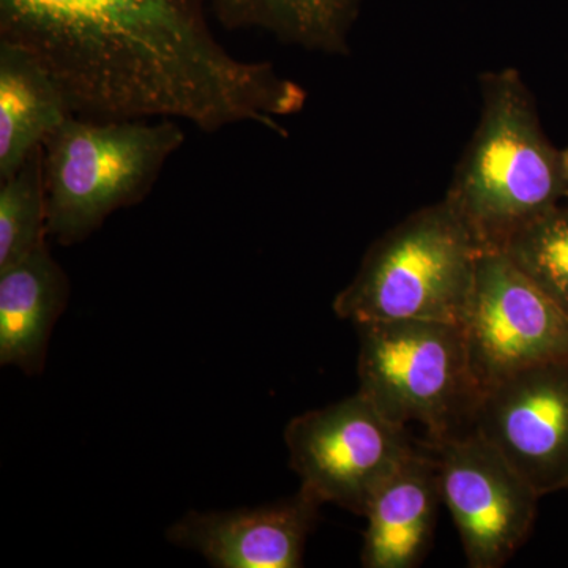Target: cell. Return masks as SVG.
Segmentation results:
<instances>
[{
    "label": "cell",
    "instance_id": "6da1fadb",
    "mask_svg": "<svg viewBox=\"0 0 568 568\" xmlns=\"http://www.w3.org/2000/svg\"><path fill=\"white\" fill-rule=\"evenodd\" d=\"M209 14L207 0H0V40L39 59L77 115L286 136L305 89L226 50Z\"/></svg>",
    "mask_w": 568,
    "mask_h": 568
},
{
    "label": "cell",
    "instance_id": "7a4b0ae2",
    "mask_svg": "<svg viewBox=\"0 0 568 568\" xmlns=\"http://www.w3.org/2000/svg\"><path fill=\"white\" fill-rule=\"evenodd\" d=\"M480 92V121L446 197L485 248H499L519 226L567 200L566 162L517 70L485 73Z\"/></svg>",
    "mask_w": 568,
    "mask_h": 568
},
{
    "label": "cell",
    "instance_id": "3957f363",
    "mask_svg": "<svg viewBox=\"0 0 568 568\" xmlns=\"http://www.w3.org/2000/svg\"><path fill=\"white\" fill-rule=\"evenodd\" d=\"M183 142L171 119L71 115L43 145L48 235L62 246L88 241L149 196Z\"/></svg>",
    "mask_w": 568,
    "mask_h": 568
},
{
    "label": "cell",
    "instance_id": "277c9868",
    "mask_svg": "<svg viewBox=\"0 0 568 568\" xmlns=\"http://www.w3.org/2000/svg\"><path fill=\"white\" fill-rule=\"evenodd\" d=\"M485 246L444 196L369 246L357 274L334 301L355 325L435 321L462 325Z\"/></svg>",
    "mask_w": 568,
    "mask_h": 568
},
{
    "label": "cell",
    "instance_id": "5b68a950",
    "mask_svg": "<svg viewBox=\"0 0 568 568\" xmlns=\"http://www.w3.org/2000/svg\"><path fill=\"white\" fill-rule=\"evenodd\" d=\"M358 390L392 424L424 426L426 444L474 432L481 390L462 325L392 321L355 325Z\"/></svg>",
    "mask_w": 568,
    "mask_h": 568
},
{
    "label": "cell",
    "instance_id": "8992f818",
    "mask_svg": "<svg viewBox=\"0 0 568 568\" xmlns=\"http://www.w3.org/2000/svg\"><path fill=\"white\" fill-rule=\"evenodd\" d=\"M284 443L301 489L361 517L418 447L407 429L392 424L361 392L294 417Z\"/></svg>",
    "mask_w": 568,
    "mask_h": 568
},
{
    "label": "cell",
    "instance_id": "52a82bcc",
    "mask_svg": "<svg viewBox=\"0 0 568 568\" xmlns=\"http://www.w3.org/2000/svg\"><path fill=\"white\" fill-rule=\"evenodd\" d=\"M462 331L481 394L529 366L568 358V316L497 248L480 254Z\"/></svg>",
    "mask_w": 568,
    "mask_h": 568
},
{
    "label": "cell",
    "instance_id": "ba28073f",
    "mask_svg": "<svg viewBox=\"0 0 568 568\" xmlns=\"http://www.w3.org/2000/svg\"><path fill=\"white\" fill-rule=\"evenodd\" d=\"M426 446L435 454L443 503L467 566H506L528 540L541 496L476 429Z\"/></svg>",
    "mask_w": 568,
    "mask_h": 568
},
{
    "label": "cell",
    "instance_id": "9c48e42d",
    "mask_svg": "<svg viewBox=\"0 0 568 568\" xmlns=\"http://www.w3.org/2000/svg\"><path fill=\"white\" fill-rule=\"evenodd\" d=\"M474 429L541 497L568 489V358L529 366L484 392Z\"/></svg>",
    "mask_w": 568,
    "mask_h": 568
},
{
    "label": "cell",
    "instance_id": "30bf717a",
    "mask_svg": "<svg viewBox=\"0 0 568 568\" xmlns=\"http://www.w3.org/2000/svg\"><path fill=\"white\" fill-rule=\"evenodd\" d=\"M323 504L301 489L274 504L224 511H190L168 529L175 547L219 568H297Z\"/></svg>",
    "mask_w": 568,
    "mask_h": 568
},
{
    "label": "cell",
    "instance_id": "8fae6325",
    "mask_svg": "<svg viewBox=\"0 0 568 568\" xmlns=\"http://www.w3.org/2000/svg\"><path fill=\"white\" fill-rule=\"evenodd\" d=\"M443 503L439 469L428 446L398 467L369 500L362 547L365 568H414L424 562Z\"/></svg>",
    "mask_w": 568,
    "mask_h": 568
},
{
    "label": "cell",
    "instance_id": "7c38bea8",
    "mask_svg": "<svg viewBox=\"0 0 568 568\" xmlns=\"http://www.w3.org/2000/svg\"><path fill=\"white\" fill-rule=\"evenodd\" d=\"M69 298V276L48 244L0 271V364L40 375Z\"/></svg>",
    "mask_w": 568,
    "mask_h": 568
},
{
    "label": "cell",
    "instance_id": "4fadbf2b",
    "mask_svg": "<svg viewBox=\"0 0 568 568\" xmlns=\"http://www.w3.org/2000/svg\"><path fill=\"white\" fill-rule=\"evenodd\" d=\"M71 115L69 99L39 59L0 40V181L17 173Z\"/></svg>",
    "mask_w": 568,
    "mask_h": 568
},
{
    "label": "cell",
    "instance_id": "5bb4252c",
    "mask_svg": "<svg viewBox=\"0 0 568 568\" xmlns=\"http://www.w3.org/2000/svg\"><path fill=\"white\" fill-rule=\"evenodd\" d=\"M365 0H207L224 28L261 31L280 43L321 54L349 52Z\"/></svg>",
    "mask_w": 568,
    "mask_h": 568
},
{
    "label": "cell",
    "instance_id": "9a60e30c",
    "mask_svg": "<svg viewBox=\"0 0 568 568\" xmlns=\"http://www.w3.org/2000/svg\"><path fill=\"white\" fill-rule=\"evenodd\" d=\"M48 209L43 148L0 181V271L47 245Z\"/></svg>",
    "mask_w": 568,
    "mask_h": 568
},
{
    "label": "cell",
    "instance_id": "2e32d148",
    "mask_svg": "<svg viewBox=\"0 0 568 568\" xmlns=\"http://www.w3.org/2000/svg\"><path fill=\"white\" fill-rule=\"evenodd\" d=\"M497 250L568 316V204L523 224Z\"/></svg>",
    "mask_w": 568,
    "mask_h": 568
},
{
    "label": "cell",
    "instance_id": "e0dca14e",
    "mask_svg": "<svg viewBox=\"0 0 568 568\" xmlns=\"http://www.w3.org/2000/svg\"><path fill=\"white\" fill-rule=\"evenodd\" d=\"M564 162H566V174H567V185H568V148L564 151ZM568 200V193H567Z\"/></svg>",
    "mask_w": 568,
    "mask_h": 568
}]
</instances>
